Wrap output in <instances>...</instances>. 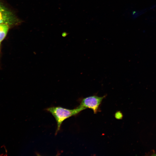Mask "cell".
I'll return each instance as SVG.
<instances>
[{
	"instance_id": "6da1fadb",
	"label": "cell",
	"mask_w": 156,
	"mask_h": 156,
	"mask_svg": "<svg viewBox=\"0 0 156 156\" xmlns=\"http://www.w3.org/2000/svg\"><path fill=\"white\" fill-rule=\"evenodd\" d=\"M85 109L79 106L73 109H69L60 106H53L47 108L45 110L51 113L55 118L57 124L55 132L56 135L60 131L63 122L69 118L78 114Z\"/></svg>"
},
{
	"instance_id": "7a4b0ae2",
	"label": "cell",
	"mask_w": 156,
	"mask_h": 156,
	"mask_svg": "<svg viewBox=\"0 0 156 156\" xmlns=\"http://www.w3.org/2000/svg\"><path fill=\"white\" fill-rule=\"evenodd\" d=\"M22 21L12 12L0 2V24H6L10 26L19 25Z\"/></svg>"
},
{
	"instance_id": "3957f363",
	"label": "cell",
	"mask_w": 156,
	"mask_h": 156,
	"mask_svg": "<svg viewBox=\"0 0 156 156\" xmlns=\"http://www.w3.org/2000/svg\"><path fill=\"white\" fill-rule=\"evenodd\" d=\"M106 96V95L102 96L94 95L83 98L80 101L79 106L85 109L87 108L91 109L94 113L96 114L98 112L99 106Z\"/></svg>"
},
{
	"instance_id": "277c9868",
	"label": "cell",
	"mask_w": 156,
	"mask_h": 156,
	"mask_svg": "<svg viewBox=\"0 0 156 156\" xmlns=\"http://www.w3.org/2000/svg\"><path fill=\"white\" fill-rule=\"evenodd\" d=\"M10 26L6 24H0V44L6 37Z\"/></svg>"
},
{
	"instance_id": "5b68a950",
	"label": "cell",
	"mask_w": 156,
	"mask_h": 156,
	"mask_svg": "<svg viewBox=\"0 0 156 156\" xmlns=\"http://www.w3.org/2000/svg\"><path fill=\"white\" fill-rule=\"evenodd\" d=\"M1 44H0V53H1Z\"/></svg>"
}]
</instances>
